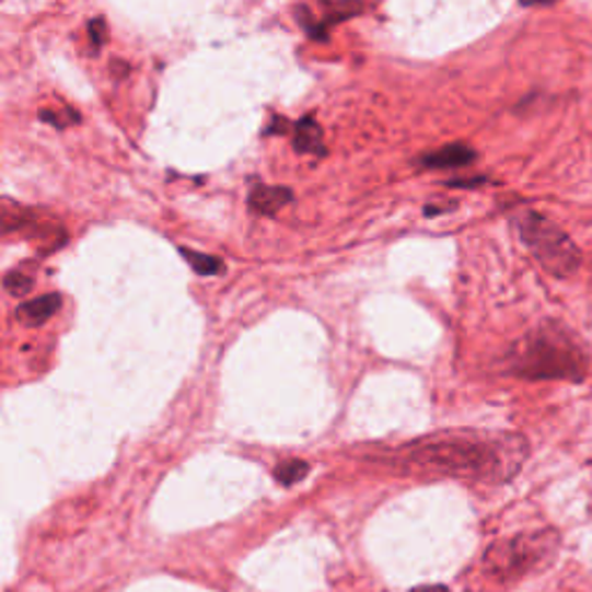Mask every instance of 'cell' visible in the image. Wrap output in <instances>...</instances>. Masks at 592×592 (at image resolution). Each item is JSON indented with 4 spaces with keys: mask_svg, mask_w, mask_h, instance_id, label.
<instances>
[{
    "mask_svg": "<svg viewBox=\"0 0 592 592\" xmlns=\"http://www.w3.org/2000/svg\"><path fill=\"white\" fill-rule=\"evenodd\" d=\"M475 160H477V153L465 144H449L438 151L423 153L419 158V162L426 170H456V167H467L469 162H475Z\"/></svg>",
    "mask_w": 592,
    "mask_h": 592,
    "instance_id": "obj_6",
    "label": "cell"
},
{
    "mask_svg": "<svg viewBox=\"0 0 592 592\" xmlns=\"http://www.w3.org/2000/svg\"><path fill=\"white\" fill-rule=\"evenodd\" d=\"M33 285H35V280L24 271H14L5 278V290L14 297H26L33 290Z\"/></svg>",
    "mask_w": 592,
    "mask_h": 592,
    "instance_id": "obj_12",
    "label": "cell"
},
{
    "mask_svg": "<svg viewBox=\"0 0 592 592\" xmlns=\"http://www.w3.org/2000/svg\"><path fill=\"white\" fill-rule=\"evenodd\" d=\"M294 149L299 153H313V155L324 153V137L315 118L305 116L299 120L294 128Z\"/></svg>",
    "mask_w": 592,
    "mask_h": 592,
    "instance_id": "obj_9",
    "label": "cell"
},
{
    "mask_svg": "<svg viewBox=\"0 0 592 592\" xmlns=\"http://www.w3.org/2000/svg\"><path fill=\"white\" fill-rule=\"evenodd\" d=\"M181 255L186 257V262L190 264V267H193L199 276H218V274L224 271V262H222L220 257L204 255V253L188 251V248H183Z\"/></svg>",
    "mask_w": 592,
    "mask_h": 592,
    "instance_id": "obj_10",
    "label": "cell"
},
{
    "mask_svg": "<svg viewBox=\"0 0 592 592\" xmlns=\"http://www.w3.org/2000/svg\"><path fill=\"white\" fill-rule=\"evenodd\" d=\"M590 357L581 340L560 322H542L504 355V373L523 380H583Z\"/></svg>",
    "mask_w": 592,
    "mask_h": 592,
    "instance_id": "obj_2",
    "label": "cell"
},
{
    "mask_svg": "<svg viewBox=\"0 0 592 592\" xmlns=\"http://www.w3.org/2000/svg\"><path fill=\"white\" fill-rule=\"evenodd\" d=\"M60 297L58 294H45L22 303L16 309V320L26 326H39L47 320H51L60 311Z\"/></svg>",
    "mask_w": 592,
    "mask_h": 592,
    "instance_id": "obj_8",
    "label": "cell"
},
{
    "mask_svg": "<svg viewBox=\"0 0 592 592\" xmlns=\"http://www.w3.org/2000/svg\"><path fill=\"white\" fill-rule=\"evenodd\" d=\"M413 592H449V588H444V585H421V588H415Z\"/></svg>",
    "mask_w": 592,
    "mask_h": 592,
    "instance_id": "obj_14",
    "label": "cell"
},
{
    "mask_svg": "<svg viewBox=\"0 0 592 592\" xmlns=\"http://www.w3.org/2000/svg\"><path fill=\"white\" fill-rule=\"evenodd\" d=\"M311 473V465L305 461H299V458H292V461H285L276 467V479L282 484V486H294L299 484L305 475Z\"/></svg>",
    "mask_w": 592,
    "mask_h": 592,
    "instance_id": "obj_11",
    "label": "cell"
},
{
    "mask_svg": "<svg viewBox=\"0 0 592 592\" xmlns=\"http://www.w3.org/2000/svg\"><path fill=\"white\" fill-rule=\"evenodd\" d=\"M527 440L509 431H440L398 449L396 465L419 473L502 484L512 479L527 458Z\"/></svg>",
    "mask_w": 592,
    "mask_h": 592,
    "instance_id": "obj_1",
    "label": "cell"
},
{
    "mask_svg": "<svg viewBox=\"0 0 592 592\" xmlns=\"http://www.w3.org/2000/svg\"><path fill=\"white\" fill-rule=\"evenodd\" d=\"M514 224L523 246L535 255L544 271L556 278H569L579 271L581 251L560 224L533 209H521Z\"/></svg>",
    "mask_w": 592,
    "mask_h": 592,
    "instance_id": "obj_3",
    "label": "cell"
},
{
    "mask_svg": "<svg viewBox=\"0 0 592 592\" xmlns=\"http://www.w3.org/2000/svg\"><path fill=\"white\" fill-rule=\"evenodd\" d=\"M0 232H26L31 236L49 239V224L37 220L33 211L12 199H0Z\"/></svg>",
    "mask_w": 592,
    "mask_h": 592,
    "instance_id": "obj_5",
    "label": "cell"
},
{
    "mask_svg": "<svg viewBox=\"0 0 592 592\" xmlns=\"http://www.w3.org/2000/svg\"><path fill=\"white\" fill-rule=\"evenodd\" d=\"M292 190L280 188V186H255L248 195V207L251 211L259 216H276L280 209L288 207L292 201Z\"/></svg>",
    "mask_w": 592,
    "mask_h": 592,
    "instance_id": "obj_7",
    "label": "cell"
},
{
    "mask_svg": "<svg viewBox=\"0 0 592 592\" xmlns=\"http://www.w3.org/2000/svg\"><path fill=\"white\" fill-rule=\"evenodd\" d=\"M89 33H91V39H93V45L100 47V45H105L107 43V22L102 16H95L93 22L89 24Z\"/></svg>",
    "mask_w": 592,
    "mask_h": 592,
    "instance_id": "obj_13",
    "label": "cell"
},
{
    "mask_svg": "<svg viewBox=\"0 0 592 592\" xmlns=\"http://www.w3.org/2000/svg\"><path fill=\"white\" fill-rule=\"evenodd\" d=\"M558 546V535L554 530L542 533H525L507 542L496 544L486 554V571L500 581L523 577L525 571L535 569L544 562Z\"/></svg>",
    "mask_w": 592,
    "mask_h": 592,
    "instance_id": "obj_4",
    "label": "cell"
}]
</instances>
